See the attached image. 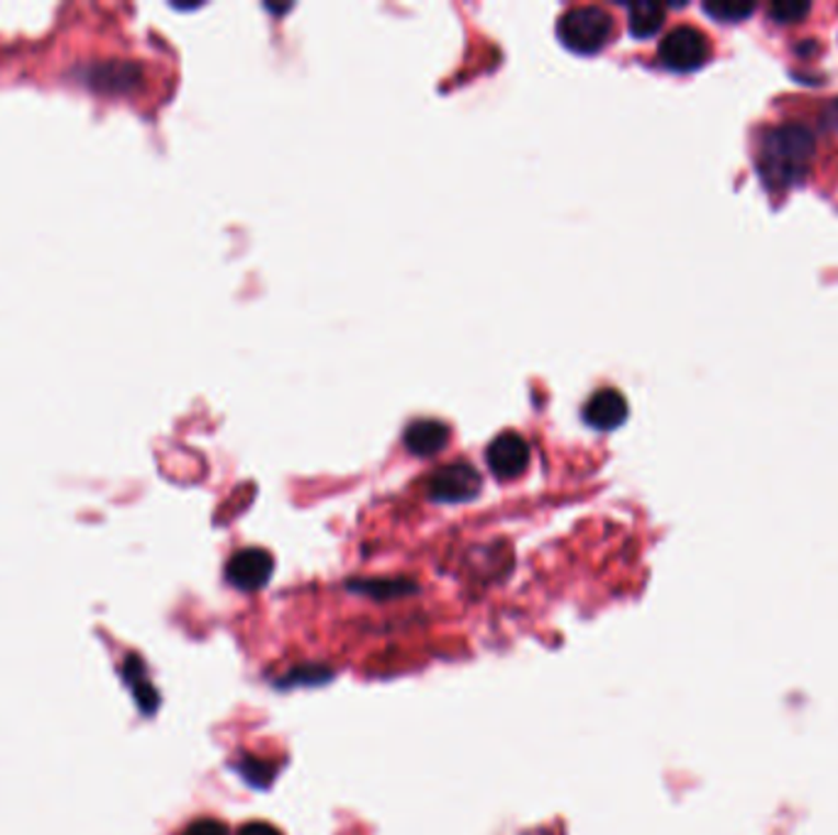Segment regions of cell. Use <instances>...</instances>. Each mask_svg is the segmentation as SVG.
Segmentation results:
<instances>
[{
    "label": "cell",
    "instance_id": "14",
    "mask_svg": "<svg viewBox=\"0 0 838 835\" xmlns=\"http://www.w3.org/2000/svg\"><path fill=\"white\" fill-rule=\"evenodd\" d=\"M238 835H282V833L275 826H270V823L250 821V823H246L244 828L238 831Z\"/></svg>",
    "mask_w": 838,
    "mask_h": 835
},
{
    "label": "cell",
    "instance_id": "2",
    "mask_svg": "<svg viewBox=\"0 0 838 835\" xmlns=\"http://www.w3.org/2000/svg\"><path fill=\"white\" fill-rule=\"evenodd\" d=\"M557 35L564 47L579 55H596L611 42L613 18L599 5H579L562 15Z\"/></svg>",
    "mask_w": 838,
    "mask_h": 835
},
{
    "label": "cell",
    "instance_id": "9",
    "mask_svg": "<svg viewBox=\"0 0 838 835\" xmlns=\"http://www.w3.org/2000/svg\"><path fill=\"white\" fill-rule=\"evenodd\" d=\"M665 25V5L653 3V0H641L627 8V27H631V35L637 40H647L657 35Z\"/></svg>",
    "mask_w": 838,
    "mask_h": 835
},
{
    "label": "cell",
    "instance_id": "6",
    "mask_svg": "<svg viewBox=\"0 0 838 835\" xmlns=\"http://www.w3.org/2000/svg\"><path fill=\"white\" fill-rule=\"evenodd\" d=\"M486 463L500 481L518 478L530 466V443L518 431H506L488 443Z\"/></svg>",
    "mask_w": 838,
    "mask_h": 835
},
{
    "label": "cell",
    "instance_id": "12",
    "mask_svg": "<svg viewBox=\"0 0 838 835\" xmlns=\"http://www.w3.org/2000/svg\"><path fill=\"white\" fill-rule=\"evenodd\" d=\"M812 5L806 0H774L770 5V15L778 23H800L802 18L809 15Z\"/></svg>",
    "mask_w": 838,
    "mask_h": 835
},
{
    "label": "cell",
    "instance_id": "7",
    "mask_svg": "<svg viewBox=\"0 0 838 835\" xmlns=\"http://www.w3.org/2000/svg\"><path fill=\"white\" fill-rule=\"evenodd\" d=\"M627 419V399L618 390H599L584 407V421L596 431H613Z\"/></svg>",
    "mask_w": 838,
    "mask_h": 835
},
{
    "label": "cell",
    "instance_id": "8",
    "mask_svg": "<svg viewBox=\"0 0 838 835\" xmlns=\"http://www.w3.org/2000/svg\"><path fill=\"white\" fill-rule=\"evenodd\" d=\"M449 443V427L437 419H417L405 429V447L415 456H434Z\"/></svg>",
    "mask_w": 838,
    "mask_h": 835
},
{
    "label": "cell",
    "instance_id": "3",
    "mask_svg": "<svg viewBox=\"0 0 838 835\" xmlns=\"http://www.w3.org/2000/svg\"><path fill=\"white\" fill-rule=\"evenodd\" d=\"M711 55V45L704 33H699L697 27H675L672 33H667L665 40L659 42V61L672 71H694L706 65Z\"/></svg>",
    "mask_w": 838,
    "mask_h": 835
},
{
    "label": "cell",
    "instance_id": "10",
    "mask_svg": "<svg viewBox=\"0 0 838 835\" xmlns=\"http://www.w3.org/2000/svg\"><path fill=\"white\" fill-rule=\"evenodd\" d=\"M704 10L718 23H740L756 13V3L750 0H709Z\"/></svg>",
    "mask_w": 838,
    "mask_h": 835
},
{
    "label": "cell",
    "instance_id": "11",
    "mask_svg": "<svg viewBox=\"0 0 838 835\" xmlns=\"http://www.w3.org/2000/svg\"><path fill=\"white\" fill-rule=\"evenodd\" d=\"M238 771H240V777L248 781V785L263 789V787L272 785L278 767L272 765V763H268V759H256V757L246 755V757H240Z\"/></svg>",
    "mask_w": 838,
    "mask_h": 835
},
{
    "label": "cell",
    "instance_id": "5",
    "mask_svg": "<svg viewBox=\"0 0 838 835\" xmlns=\"http://www.w3.org/2000/svg\"><path fill=\"white\" fill-rule=\"evenodd\" d=\"M275 571V562H272V554L265 552V549L250 546V549H240L234 556L228 558L226 564V580L238 590H260L268 586V580Z\"/></svg>",
    "mask_w": 838,
    "mask_h": 835
},
{
    "label": "cell",
    "instance_id": "13",
    "mask_svg": "<svg viewBox=\"0 0 838 835\" xmlns=\"http://www.w3.org/2000/svg\"><path fill=\"white\" fill-rule=\"evenodd\" d=\"M182 835H228V828L216 819H199Z\"/></svg>",
    "mask_w": 838,
    "mask_h": 835
},
{
    "label": "cell",
    "instance_id": "1",
    "mask_svg": "<svg viewBox=\"0 0 838 835\" xmlns=\"http://www.w3.org/2000/svg\"><path fill=\"white\" fill-rule=\"evenodd\" d=\"M814 155V135L797 123H788L774 128L765 137L762 172L778 184H792L804 174Z\"/></svg>",
    "mask_w": 838,
    "mask_h": 835
},
{
    "label": "cell",
    "instance_id": "4",
    "mask_svg": "<svg viewBox=\"0 0 838 835\" xmlns=\"http://www.w3.org/2000/svg\"><path fill=\"white\" fill-rule=\"evenodd\" d=\"M480 493V475L466 461L437 469L427 481V495L437 503H468Z\"/></svg>",
    "mask_w": 838,
    "mask_h": 835
},
{
    "label": "cell",
    "instance_id": "15",
    "mask_svg": "<svg viewBox=\"0 0 838 835\" xmlns=\"http://www.w3.org/2000/svg\"><path fill=\"white\" fill-rule=\"evenodd\" d=\"M525 835H554V833L547 831V828H540V831H530V833H525Z\"/></svg>",
    "mask_w": 838,
    "mask_h": 835
}]
</instances>
